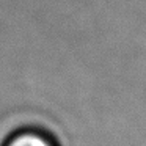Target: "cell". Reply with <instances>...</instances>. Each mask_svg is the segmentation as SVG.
Listing matches in <instances>:
<instances>
[{"mask_svg":"<svg viewBox=\"0 0 146 146\" xmlns=\"http://www.w3.org/2000/svg\"><path fill=\"white\" fill-rule=\"evenodd\" d=\"M5 146H57L55 141L44 132L35 129H25L13 133Z\"/></svg>","mask_w":146,"mask_h":146,"instance_id":"cell-1","label":"cell"}]
</instances>
